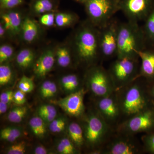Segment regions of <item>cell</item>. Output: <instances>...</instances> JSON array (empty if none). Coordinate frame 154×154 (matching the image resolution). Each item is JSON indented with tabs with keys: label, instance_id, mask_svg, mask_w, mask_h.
<instances>
[{
	"label": "cell",
	"instance_id": "9a60e30c",
	"mask_svg": "<svg viewBox=\"0 0 154 154\" xmlns=\"http://www.w3.org/2000/svg\"><path fill=\"white\" fill-rule=\"evenodd\" d=\"M1 22L5 26L7 32L16 36L20 33L23 20L21 14L17 11H10L1 15Z\"/></svg>",
	"mask_w": 154,
	"mask_h": 154
},
{
	"label": "cell",
	"instance_id": "4fadbf2b",
	"mask_svg": "<svg viewBox=\"0 0 154 154\" xmlns=\"http://www.w3.org/2000/svg\"><path fill=\"white\" fill-rule=\"evenodd\" d=\"M138 55L141 62L139 77L154 79V46H146Z\"/></svg>",
	"mask_w": 154,
	"mask_h": 154
},
{
	"label": "cell",
	"instance_id": "e0dca14e",
	"mask_svg": "<svg viewBox=\"0 0 154 154\" xmlns=\"http://www.w3.org/2000/svg\"><path fill=\"white\" fill-rule=\"evenodd\" d=\"M20 33L25 42L32 43L38 36V25L33 19L30 17H26L23 19Z\"/></svg>",
	"mask_w": 154,
	"mask_h": 154
},
{
	"label": "cell",
	"instance_id": "4316f807",
	"mask_svg": "<svg viewBox=\"0 0 154 154\" xmlns=\"http://www.w3.org/2000/svg\"><path fill=\"white\" fill-rule=\"evenodd\" d=\"M57 88L54 82L46 80L41 84L39 88V94L43 99H48L53 98L56 95Z\"/></svg>",
	"mask_w": 154,
	"mask_h": 154
},
{
	"label": "cell",
	"instance_id": "484cf974",
	"mask_svg": "<svg viewBox=\"0 0 154 154\" xmlns=\"http://www.w3.org/2000/svg\"><path fill=\"white\" fill-rule=\"evenodd\" d=\"M54 8V4L52 0H35L32 5V11L37 15L52 12Z\"/></svg>",
	"mask_w": 154,
	"mask_h": 154
},
{
	"label": "cell",
	"instance_id": "7bdbcfd3",
	"mask_svg": "<svg viewBox=\"0 0 154 154\" xmlns=\"http://www.w3.org/2000/svg\"><path fill=\"white\" fill-rule=\"evenodd\" d=\"M7 31L2 23L1 22L0 24V37L2 38L5 37Z\"/></svg>",
	"mask_w": 154,
	"mask_h": 154
},
{
	"label": "cell",
	"instance_id": "6da1fadb",
	"mask_svg": "<svg viewBox=\"0 0 154 154\" xmlns=\"http://www.w3.org/2000/svg\"><path fill=\"white\" fill-rule=\"evenodd\" d=\"M73 57L80 64L91 67L101 58L99 28L87 20L77 29L71 45Z\"/></svg>",
	"mask_w": 154,
	"mask_h": 154
},
{
	"label": "cell",
	"instance_id": "5b68a950",
	"mask_svg": "<svg viewBox=\"0 0 154 154\" xmlns=\"http://www.w3.org/2000/svg\"><path fill=\"white\" fill-rule=\"evenodd\" d=\"M86 80L89 89L96 96L102 97L112 94L114 84L108 70L102 66L95 65L89 68Z\"/></svg>",
	"mask_w": 154,
	"mask_h": 154
},
{
	"label": "cell",
	"instance_id": "2e32d148",
	"mask_svg": "<svg viewBox=\"0 0 154 154\" xmlns=\"http://www.w3.org/2000/svg\"><path fill=\"white\" fill-rule=\"evenodd\" d=\"M138 146L132 141L125 139H119L109 146L107 154H134L138 152Z\"/></svg>",
	"mask_w": 154,
	"mask_h": 154
},
{
	"label": "cell",
	"instance_id": "5bb4252c",
	"mask_svg": "<svg viewBox=\"0 0 154 154\" xmlns=\"http://www.w3.org/2000/svg\"><path fill=\"white\" fill-rule=\"evenodd\" d=\"M97 105L102 117L108 120H113L116 118L120 110L118 101L111 94L101 97Z\"/></svg>",
	"mask_w": 154,
	"mask_h": 154
},
{
	"label": "cell",
	"instance_id": "836d02e7",
	"mask_svg": "<svg viewBox=\"0 0 154 154\" xmlns=\"http://www.w3.org/2000/svg\"><path fill=\"white\" fill-rule=\"evenodd\" d=\"M27 148V142L25 141H21L9 147L6 150V153L24 154L26 153Z\"/></svg>",
	"mask_w": 154,
	"mask_h": 154
},
{
	"label": "cell",
	"instance_id": "d4e9b609",
	"mask_svg": "<svg viewBox=\"0 0 154 154\" xmlns=\"http://www.w3.org/2000/svg\"><path fill=\"white\" fill-rule=\"evenodd\" d=\"M22 130L17 126H8L1 130L0 138L2 140L13 142L21 137Z\"/></svg>",
	"mask_w": 154,
	"mask_h": 154
},
{
	"label": "cell",
	"instance_id": "3957f363",
	"mask_svg": "<svg viewBox=\"0 0 154 154\" xmlns=\"http://www.w3.org/2000/svg\"><path fill=\"white\" fill-rule=\"evenodd\" d=\"M85 5L88 21L99 28L120 11V0H88Z\"/></svg>",
	"mask_w": 154,
	"mask_h": 154
},
{
	"label": "cell",
	"instance_id": "7c38bea8",
	"mask_svg": "<svg viewBox=\"0 0 154 154\" xmlns=\"http://www.w3.org/2000/svg\"><path fill=\"white\" fill-rule=\"evenodd\" d=\"M55 60L54 50L49 48L45 51L34 62V74L38 78H44L52 70Z\"/></svg>",
	"mask_w": 154,
	"mask_h": 154
},
{
	"label": "cell",
	"instance_id": "52a82bcc",
	"mask_svg": "<svg viewBox=\"0 0 154 154\" xmlns=\"http://www.w3.org/2000/svg\"><path fill=\"white\" fill-rule=\"evenodd\" d=\"M119 104L120 110L125 114L131 116L145 110L146 102L140 85L134 83L127 88Z\"/></svg>",
	"mask_w": 154,
	"mask_h": 154
},
{
	"label": "cell",
	"instance_id": "7402d4cb",
	"mask_svg": "<svg viewBox=\"0 0 154 154\" xmlns=\"http://www.w3.org/2000/svg\"><path fill=\"white\" fill-rule=\"evenodd\" d=\"M67 133L69 138L75 145L80 147L83 145L85 141L84 131L81 126L76 122H72L69 125Z\"/></svg>",
	"mask_w": 154,
	"mask_h": 154
},
{
	"label": "cell",
	"instance_id": "8d00e7d4",
	"mask_svg": "<svg viewBox=\"0 0 154 154\" xmlns=\"http://www.w3.org/2000/svg\"><path fill=\"white\" fill-rule=\"evenodd\" d=\"M1 7L5 9H11L22 5L23 0H0Z\"/></svg>",
	"mask_w": 154,
	"mask_h": 154
},
{
	"label": "cell",
	"instance_id": "ffe728a7",
	"mask_svg": "<svg viewBox=\"0 0 154 154\" xmlns=\"http://www.w3.org/2000/svg\"><path fill=\"white\" fill-rule=\"evenodd\" d=\"M61 87L65 92L71 94L79 90L80 80L79 76L75 74H70L63 76L60 80Z\"/></svg>",
	"mask_w": 154,
	"mask_h": 154
},
{
	"label": "cell",
	"instance_id": "8fae6325",
	"mask_svg": "<svg viewBox=\"0 0 154 154\" xmlns=\"http://www.w3.org/2000/svg\"><path fill=\"white\" fill-rule=\"evenodd\" d=\"M154 124V116L149 110H143L133 116L124 124L127 132L136 133L145 131L151 128Z\"/></svg>",
	"mask_w": 154,
	"mask_h": 154
},
{
	"label": "cell",
	"instance_id": "60d3db41",
	"mask_svg": "<svg viewBox=\"0 0 154 154\" xmlns=\"http://www.w3.org/2000/svg\"><path fill=\"white\" fill-rule=\"evenodd\" d=\"M33 153L35 154H47L48 153L47 149L44 146L38 145L36 146L34 149Z\"/></svg>",
	"mask_w": 154,
	"mask_h": 154
},
{
	"label": "cell",
	"instance_id": "83f0119b",
	"mask_svg": "<svg viewBox=\"0 0 154 154\" xmlns=\"http://www.w3.org/2000/svg\"><path fill=\"white\" fill-rule=\"evenodd\" d=\"M28 107L26 106H15L13 107L7 116L8 120L12 123H18L21 122L28 113Z\"/></svg>",
	"mask_w": 154,
	"mask_h": 154
},
{
	"label": "cell",
	"instance_id": "8992f818",
	"mask_svg": "<svg viewBox=\"0 0 154 154\" xmlns=\"http://www.w3.org/2000/svg\"><path fill=\"white\" fill-rule=\"evenodd\" d=\"M119 22L113 18L99 28V41L101 58L108 59L117 56Z\"/></svg>",
	"mask_w": 154,
	"mask_h": 154
},
{
	"label": "cell",
	"instance_id": "d6986e66",
	"mask_svg": "<svg viewBox=\"0 0 154 154\" xmlns=\"http://www.w3.org/2000/svg\"><path fill=\"white\" fill-rule=\"evenodd\" d=\"M35 58V53L32 49L24 48L17 54L16 62L19 68L22 69H26L33 65Z\"/></svg>",
	"mask_w": 154,
	"mask_h": 154
},
{
	"label": "cell",
	"instance_id": "e575fe53",
	"mask_svg": "<svg viewBox=\"0 0 154 154\" xmlns=\"http://www.w3.org/2000/svg\"><path fill=\"white\" fill-rule=\"evenodd\" d=\"M39 22L45 27H51L55 24V15L52 12L42 14L39 18Z\"/></svg>",
	"mask_w": 154,
	"mask_h": 154
},
{
	"label": "cell",
	"instance_id": "f1b7e54d",
	"mask_svg": "<svg viewBox=\"0 0 154 154\" xmlns=\"http://www.w3.org/2000/svg\"><path fill=\"white\" fill-rule=\"evenodd\" d=\"M74 144L68 138H63L60 140L57 145V150L61 154H74L77 153Z\"/></svg>",
	"mask_w": 154,
	"mask_h": 154
},
{
	"label": "cell",
	"instance_id": "b9f144b4",
	"mask_svg": "<svg viewBox=\"0 0 154 154\" xmlns=\"http://www.w3.org/2000/svg\"><path fill=\"white\" fill-rule=\"evenodd\" d=\"M10 104H7L5 102L0 101V114H4L7 112L8 108Z\"/></svg>",
	"mask_w": 154,
	"mask_h": 154
},
{
	"label": "cell",
	"instance_id": "30bf717a",
	"mask_svg": "<svg viewBox=\"0 0 154 154\" xmlns=\"http://www.w3.org/2000/svg\"><path fill=\"white\" fill-rule=\"evenodd\" d=\"M85 90L79 89L70 94L57 102V105L69 115L78 117L83 114L85 110L84 97Z\"/></svg>",
	"mask_w": 154,
	"mask_h": 154
},
{
	"label": "cell",
	"instance_id": "4dcf8cb0",
	"mask_svg": "<svg viewBox=\"0 0 154 154\" xmlns=\"http://www.w3.org/2000/svg\"><path fill=\"white\" fill-rule=\"evenodd\" d=\"M67 120L63 116H59L49 123L48 128L53 133H60L66 128Z\"/></svg>",
	"mask_w": 154,
	"mask_h": 154
},
{
	"label": "cell",
	"instance_id": "9c48e42d",
	"mask_svg": "<svg viewBox=\"0 0 154 154\" xmlns=\"http://www.w3.org/2000/svg\"><path fill=\"white\" fill-rule=\"evenodd\" d=\"M84 131L85 140L91 146L100 143L107 131L105 120L97 114H91L87 118Z\"/></svg>",
	"mask_w": 154,
	"mask_h": 154
},
{
	"label": "cell",
	"instance_id": "603a6c76",
	"mask_svg": "<svg viewBox=\"0 0 154 154\" xmlns=\"http://www.w3.org/2000/svg\"><path fill=\"white\" fill-rule=\"evenodd\" d=\"M29 125L33 134L39 138H43L47 132L46 122L38 116L32 117L29 122Z\"/></svg>",
	"mask_w": 154,
	"mask_h": 154
},
{
	"label": "cell",
	"instance_id": "f6af8a7d",
	"mask_svg": "<svg viewBox=\"0 0 154 154\" xmlns=\"http://www.w3.org/2000/svg\"><path fill=\"white\" fill-rule=\"evenodd\" d=\"M153 96H154V89H153Z\"/></svg>",
	"mask_w": 154,
	"mask_h": 154
},
{
	"label": "cell",
	"instance_id": "cb8c5ba5",
	"mask_svg": "<svg viewBox=\"0 0 154 154\" xmlns=\"http://www.w3.org/2000/svg\"><path fill=\"white\" fill-rule=\"evenodd\" d=\"M78 16L69 13H59L55 15V25L60 28L74 25L78 21Z\"/></svg>",
	"mask_w": 154,
	"mask_h": 154
},
{
	"label": "cell",
	"instance_id": "f546056e",
	"mask_svg": "<svg viewBox=\"0 0 154 154\" xmlns=\"http://www.w3.org/2000/svg\"><path fill=\"white\" fill-rule=\"evenodd\" d=\"M14 78V73L9 65L2 64L0 66V85L4 86L9 85Z\"/></svg>",
	"mask_w": 154,
	"mask_h": 154
},
{
	"label": "cell",
	"instance_id": "7a4b0ae2",
	"mask_svg": "<svg viewBox=\"0 0 154 154\" xmlns=\"http://www.w3.org/2000/svg\"><path fill=\"white\" fill-rule=\"evenodd\" d=\"M146 46L143 30L139 23L128 20L119 22L116 57L139 58L138 53Z\"/></svg>",
	"mask_w": 154,
	"mask_h": 154
},
{
	"label": "cell",
	"instance_id": "f35d334b",
	"mask_svg": "<svg viewBox=\"0 0 154 154\" xmlns=\"http://www.w3.org/2000/svg\"><path fill=\"white\" fill-rule=\"evenodd\" d=\"M14 92L11 90L3 92L0 95V101L11 104L14 102Z\"/></svg>",
	"mask_w": 154,
	"mask_h": 154
},
{
	"label": "cell",
	"instance_id": "277c9868",
	"mask_svg": "<svg viewBox=\"0 0 154 154\" xmlns=\"http://www.w3.org/2000/svg\"><path fill=\"white\" fill-rule=\"evenodd\" d=\"M139 58L117 57L108 72L114 87H123L139 77Z\"/></svg>",
	"mask_w": 154,
	"mask_h": 154
},
{
	"label": "cell",
	"instance_id": "ee69618b",
	"mask_svg": "<svg viewBox=\"0 0 154 154\" xmlns=\"http://www.w3.org/2000/svg\"><path fill=\"white\" fill-rule=\"evenodd\" d=\"M75 1H76L78 2L85 4V3L88 0H75Z\"/></svg>",
	"mask_w": 154,
	"mask_h": 154
},
{
	"label": "cell",
	"instance_id": "44dd1931",
	"mask_svg": "<svg viewBox=\"0 0 154 154\" xmlns=\"http://www.w3.org/2000/svg\"><path fill=\"white\" fill-rule=\"evenodd\" d=\"M147 46H154V8L142 26Z\"/></svg>",
	"mask_w": 154,
	"mask_h": 154
},
{
	"label": "cell",
	"instance_id": "74e56055",
	"mask_svg": "<svg viewBox=\"0 0 154 154\" xmlns=\"http://www.w3.org/2000/svg\"><path fill=\"white\" fill-rule=\"evenodd\" d=\"M26 102L25 93L20 90L14 92V102L18 105H22Z\"/></svg>",
	"mask_w": 154,
	"mask_h": 154
},
{
	"label": "cell",
	"instance_id": "d6a6232c",
	"mask_svg": "<svg viewBox=\"0 0 154 154\" xmlns=\"http://www.w3.org/2000/svg\"><path fill=\"white\" fill-rule=\"evenodd\" d=\"M18 87L19 90L25 94L30 93L33 91L34 88L33 80L26 76L23 75L18 83Z\"/></svg>",
	"mask_w": 154,
	"mask_h": 154
},
{
	"label": "cell",
	"instance_id": "d590c367",
	"mask_svg": "<svg viewBox=\"0 0 154 154\" xmlns=\"http://www.w3.org/2000/svg\"><path fill=\"white\" fill-rule=\"evenodd\" d=\"M54 113H57V110L54 105L50 104L41 105L37 110V114L38 116Z\"/></svg>",
	"mask_w": 154,
	"mask_h": 154
},
{
	"label": "cell",
	"instance_id": "ba28073f",
	"mask_svg": "<svg viewBox=\"0 0 154 154\" xmlns=\"http://www.w3.org/2000/svg\"><path fill=\"white\" fill-rule=\"evenodd\" d=\"M154 8V0H120V11L128 21H144Z\"/></svg>",
	"mask_w": 154,
	"mask_h": 154
},
{
	"label": "cell",
	"instance_id": "ac0fdd59",
	"mask_svg": "<svg viewBox=\"0 0 154 154\" xmlns=\"http://www.w3.org/2000/svg\"><path fill=\"white\" fill-rule=\"evenodd\" d=\"M54 54L55 60L59 66L66 68L70 65L73 56L71 46H67L65 45H59L54 49Z\"/></svg>",
	"mask_w": 154,
	"mask_h": 154
},
{
	"label": "cell",
	"instance_id": "1f68e13d",
	"mask_svg": "<svg viewBox=\"0 0 154 154\" xmlns=\"http://www.w3.org/2000/svg\"><path fill=\"white\" fill-rule=\"evenodd\" d=\"M14 48L9 44L2 45L0 47V63L2 64L13 56Z\"/></svg>",
	"mask_w": 154,
	"mask_h": 154
},
{
	"label": "cell",
	"instance_id": "ab89813d",
	"mask_svg": "<svg viewBox=\"0 0 154 154\" xmlns=\"http://www.w3.org/2000/svg\"><path fill=\"white\" fill-rule=\"evenodd\" d=\"M146 143L149 150L154 152V134L147 138Z\"/></svg>",
	"mask_w": 154,
	"mask_h": 154
}]
</instances>
